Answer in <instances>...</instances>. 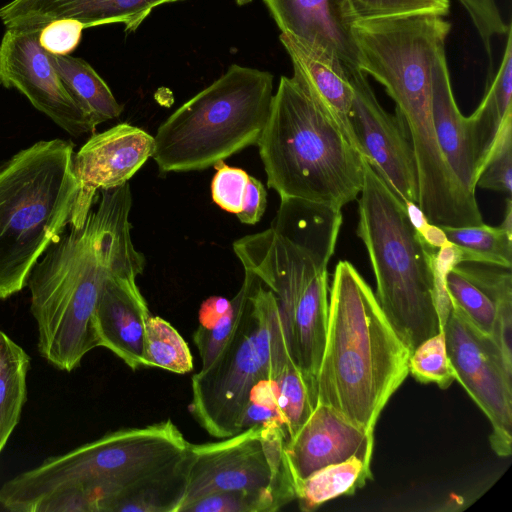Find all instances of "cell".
I'll use <instances>...</instances> for the list:
<instances>
[{
  "mask_svg": "<svg viewBox=\"0 0 512 512\" xmlns=\"http://www.w3.org/2000/svg\"><path fill=\"white\" fill-rule=\"evenodd\" d=\"M256 145L267 185L280 200L341 210L362 190L363 156L293 76H281Z\"/></svg>",
  "mask_w": 512,
  "mask_h": 512,
  "instance_id": "3",
  "label": "cell"
},
{
  "mask_svg": "<svg viewBox=\"0 0 512 512\" xmlns=\"http://www.w3.org/2000/svg\"><path fill=\"white\" fill-rule=\"evenodd\" d=\"M283 33L319 44L346 67L358 68L344 0H263Z\"/></svg>",
  "mask_w": 512,
  "mask_h": 512,
  "instance_id": "18",
  "label": "cell"
},
{
  "mask_svg": "<svg viewBox=\"0 0 512 512\" xmlns=\"http://www.w3.org/2000/svg\"><path fill=\"white\" fill-rule=\"evenodd\" d=\"M403 203L411 225L418 233H420L429 223L426 215L423 213L417 203L411 201H406Z\"/></svg>",
  "mask_w": 512,
  "mask_h": 512,
  "instance_id": "42",
  "label": "cell"
},
{
  "mask_svg": "<svg viewBox=\"0 0 512 512\" xmlns=\"http://www.w3.org/2000/svg\"><path fill=\"white\" fill-rule=\"evenodd\" d=\"M506 45L499 68L487 84L477 109L466 117L476 164V174L490 150L506 114L512 111V34L506 33ZM476 179V177H475Z\"/></svg>",
  "mask_w": 512,
  "mask_h": 512,
  "instance_id": "21",
  "label": "cell"
},
{
  "mask_svg": "<svg viewBox=\"0 0 512 512\" xmlns=\"http://www.w3.org/2000/svg\"><path fill=\"white\" fill-rule=\"evenodd\" d=\"M251 1H252V0H236V3H237L238 5H240V6H241V5L248 4V3H250Z\"/></svg>",
  "mask_w": 512,
  "mask_h": 512,
  "instance_id": "44",
  "label": "cell"
},
{
  "mask_svg": "<svg viewBox=\"0 0 512 512\" xmlns=\"http://www.w3.org/2000/svg\"><path fill=\"white\" fill-rule=\"evenodd\" d=\"M441 227V226H440ZM448 239L461 248L463 262L512 266V235L484 223L475 226L441 227Z\"/></svg>",
  "mask_w": 512,
  "mask_h": 512,
  "instance_id": "27",
  "label": "cell"
},
{
  "mask_svg": "<svg viewBox=\"0 0 512 512\" xmlns=\"http://www.w3.org/2000/svg\"><path fill=\"white\" fill-rule=\"evenodd\" d=\"M409 373L421 383H434L442 389L456 380L447 356L443 331L427 338L411 352Z\"/></svg>",
  "mask_w": 512,
  "mask_h": 512,
  "instance_id": "32",
  "label": "cell"
},
{
  "mask_svg": "<svg viewBox=\"0 0 512 512\" xmlns=\"http://www.w3.org/2000/svg\"><path fill=\"white\" fill-rule=\"evenodd\" d=\"M273 95L270 72L232 64L158 127L152 158L160 173L206 169L256 145Z\"/></svg>",
  "mask_w": 512,
  "mask_h": 512,
  "instance_id": "7",
  "label": "cell"
},
{
  "mask_svg": "<svg viewBox=\"0 0 512 512\" xmlns=\"http://www.w3.org/2000/svg\"><path fill=\"white\" fill-rule=\"evenodd\" d=\"M425 243L434 249H438L449 243L444 230L435 224L428 223L419 233Z\"/></svg>",
  "mask_w": 512,
  "mask_h": 512,
  "instance_id": "41",
  "label": "cell"
},
{
  "mask_svg": "<svg viewBox=\"0 0 512 512\" xmlns=\"http://www.w3.org/2000/svg\"><path fill=\"white\" fill-rule=\"evenodd\" d=\"M432 114L441 152L451 171L475 194L476 164L464 117L453 95L445 51L437 57L432 73Z\"/></svg>",
  "mask_w": 512,
  "mask_h": 512,
  "instance_id": "19",
  "label": "cell"
},
{
  "mask_svg": "<svg viewBox=\"0 0 512 512\" xmlns=\"http://www.w3.org/2000/svg\"><path fill=\"white\" fill-rule=\"evenodd\" d=\"M442 331L456 380L491 423L493 451L499 456H509L512 452V366L506 363L490 335L479 331L452 303Z\"/></svg>",
  "mask_w": 512,
  "mask_h": 512,
  "instance_id": "10",
  "label": "cell"
},
{
  "mask_svg": "<svg viewBox=\"0 0 512 512\" xmlns=\"http://www.w3.org/2000/svg\"><path fill=\"white\" fill-rule=\"evenodd\" d=\"M410 354L371 287L350 262L339 261L316 377L317 403L373 432L381 411L409 373Z\"/></svg>",
  "mask_w": 512,
  "mask_h": 512,
  "instance_id": "2",
  "label": "cell"
},
{
  "mask_svg": "<svg viewBox=\"0 0 512 512\" xmlns=\"http://www.w3.org/2000/svg\"><path fill=\"white\" fill-rule=\"evenodd\" d=\"M279 39L292 61L293 77L334 118L361 154L350 123L353 88L346 66L319 44L283 32Z\"/></svg>",
  "mask_w": 512,
  "mask_h": 512,
  "instance_id": "17",
  "label": "cell"
},
{
  "mask_svg": "<svg viewBox=\"0 0 512 512\" xmlns=\"http://www.w3.org/2000/svg\"><path fill=\"white\" fill-rule=\"evenodd\" d=\"M512 111L503 119L490 150L477 171L475 187L506 193L512 190Z\"/></svg>",
  "mask_w": 512,
  "mask_h": 512,
  "instance_id": "30",
  "label": "cell"
},
{
  "mask_svg": "<svg viewBox=\"0 0 512 512\" xmlns=\"http://www.w3.org/2000/svg\"><path fill=\"white\" fill-rule=\"evenodd\" d=\"M249 302L232 339L212 364L191 379L188 409L215 438L238 433V422L249 392L261 379H270L271 341L280 315L273 293L252 273Z\"/></svg>",
  "mask_w": 512,
  "mask_h": 512,
  "instance_id": "8",
  "label": "cell"
},
{
  "mask_svg": "<svg viewBox=\"0 0 512 512\" xmlns=\"http://www.w3.org/2000/svg\"><path fill=\"white\" fill-rule=\"evenodd\" d=\"M287 431L279 423L254 426L216 442L189 443L190 469L178 512L206 495L239 489L273 490L285 504L296 499L286 459Z\"/></svg>",
  "mask_w": 512,
  "mask_h": 512,
  "instance_id": "9",
  "label": "cell"
},
{
  "mask_svg": "<svg viewBox=\"0 0 512 512\" xmlns=\"http://www.w3.org/2000/svg\"><path fill=\"white\" fill-rule=\"evenodd\" d=\"M345 15L351 23L356 19L376 18L410 13H435L446 16L449 0H344Z\"/></svg>",
  "mask_w": 512,
  "mask_h": 512,
  "instance_id": "33",
  "label": "cell"
},
{
  "mask_svg": "<svg viewBox=\"0 0 512 512\" xmlns=\"http://www.w3.org/2000/svg\"><path fill=\"white\" fill-rule=\"evenodd\" d=\"M182 0H12L0 8L7 28H42L74 19L84 28L120 23L132 33L160 5Z\"/></svg>",
  "mask_w": 512,
  "mask_h": 512,
  "instance_id": "16",
  "label": "cell"
},
{
  "mask_svg": "<svg viewBox=\"0 0 512 512\" xmlns=\"http://www.w3.org/2000/svg\"><path fill=\"white\" fill-rule=\"evenodd\" d=\"M453 268L475 284L497 306L512 301L511 268L477 262H462Z\"/></svg>",
  "mask_w": 512,
  "mask_h": 512,
  "instance_id": "35",
  "label": "cell"
},
{
  "mask_svg": "<svg viewBox=\"0 0 512 512\" xmlns=\"http://www.w3.org/2000/svg\"><path fill=\"white\" fill-rule=\"evenodd\" d=\"M500 227L505 230L509 235H512V205L510 197L507 199V206L505 216Z\"/></svg>",
  "mask_w": 512,
  "mask_h": 512,
  "instance_id": "43",
  "label": "cell"
},
{
  "mask_svg": "<svg viewBox=\"0 0 512 512\" xmlns=\"http://www.w3.org/2000/svg\"><path fill=\"white\" fill-rule=\"evenodd\" d=\"M286 504L269 488L221 491L198 498L180 512H273Z\"/></svg>",
  "mask_w": 512,
  "mask_h": 512,
  "instance_id": "29",
  "label": "cell"
},
{
  "mask_svg": "<svg viewBox=\"0 0 512 512\" xmlns=\"http://www.w3.org/2000/svg\"><path fill=\"white\" fill-rule=\"evenodd\" d=\"M270 379L276 384L289 440L310 416L317 401L291 357L283 332H277L272 337Z\"/></svg>",
  "mask_w": 512,
  "mask_h": 512,
  "instance_id": "23",
  "label": "cell"
},
{
  "mask_svg": "<svg viewBox=\"0 0 512 512\" xmlns=\"http://www.w3.org/2000/svg\"><path fill=\"white\" fill-rule=\"evenodd\" d=\"M251 290L247 273L238 293L228 300L220 296L206 299L199 311V326L193 340L201 358V368L209 367L238 329L246 312Z\"/></svg>",
  "mask_w": 512,
  "mask_h": 512,
  "instance_id": "22",
  "label": "cell"
},
{
  "mask_svg": "<svg viewBox=\"0 0 512 512\" xmlns=\"http://www.w3.org/2000/svg\"><path fill=\"white\" fill-rule=\"evenodd\" d=\"M99 194L84 224L52 242L27 280L39 353L67 372L99 346L94 313L105 279L113 272L138 276L144 268L131 239L129 183Z\"/></svg>",
  "mask_w": 512,
  "mask_h": 512,
  "instance_id": "1",
  "label": "cell"
},
{
  "mask_svg": "<svg viewBox=\"0 0 512 512\" xmlns=\"http://www.w3.org/2000/svg\"><path fill=\"white\" fill-rule=\"evenodd\" d=\"M48 56L70 95L95 126L119 117L122 105L89 63L69 54Z\"/></svg>",
  "mask_w": 512,
  "mask_h": 512,
  "instance_id": "24",
  "label": "cell"
},
{
  "mask_svg": "<svg viewBox=\"0 0 512 512\" xmlns=\"http://www.w3.org/2000/svg\"><path fill=\"white\" fill-rule=\"evenodd\" d=\"M154 149V137L128 123L90 137L73 157L79 192L69 225L81 227L99 192L128 183Z\"/></svg>",
  "mask_w": 512,
  "mask_h": 512,
  "instance_id": "13",
  "label": "cell"
},
{
  "mask_svg": "<svg viewBox=\"0 0 512 512\" xmlns=\"http://www.w3.org/2000/svg\"><path fill=\"white\" fill-rule=\"evenodd\" d=\"M370 465L369 461L351 457L296 482L295 495L300 510L311 512L331 499L354 493L371 479Z\"/></svg>",
  "mask_w": 512,
  "mask_h": 512,
  "instance_id": "25",
  "label": "cell"
},
{
  "mask_svg": "<svg viewBox=\"0 0 512 512\" xmlns=\"http://www.w3.org/2000/svg\"><path fill=\"white\" fill-rule=\"evenodd\" d=\"M84 26L74 19H58L41 28L39 43L50 54L68 55L79 44Z\"/></svg>",
  "mask_w": 512,
  "mask_h": 512,
  "instance_id": "38",
  "label": "cell"
},
{
  "mask_svg": "<svg viewBox=\"0 0 512 512\" xmlns=\"http://www.w3.org/2000/svg\"><path fill=\"white\" fill-rule=\"evenodd\" d=\"M136 277L111 273L102 285L94 313L99 346L109 349L132 370L143 366L145 326L151 315Z\"/></svg>",
  "mask_w": 512,
  "mask_h": 512,
  "instance_id": "15",
  "label": "cell"
},
{
  "mask_svg": "<svg viewBox=\"0 0 512 512\" xmlns=\"http://www.w3.org/2000/svg\"><path fill=\"white\" fill-rule=\"evenodd\" d=\"M451 24L435 13L356 19L350 32L358 69L384 86L396 104L421 171L445 162L432 114V73Z\"/></svg>",
  "mask_w": 512,
  "mask_h": 512,
  "instance_id": "6",
  "label": "cell"
},
{
  "mask_svg": "<svg viewBox=\"0 0 512 512\" xmlns=\"http://www.w3.org/2000/svg\"><path fill=\"white\" fill-rule=\"evenodd\" d=\"M41 28H7L0 43V84L15 88L68 134L79 137L95 125L68 92L48 52L39 43Z\"/></svg>",
  "mask_w": 512,
  "mask_h": 512,
  "instance_id": "11",
  "label": "cell"
},
{
  "mask_svg": "<svg viewBox=\"0 0 512 512\" xmlns=\"http://www.w3.org/2000/svg\"><path fill=\"white\" fill-rule=\"evenodd\" d=\"M267 206V191L264 185L255 177L250 176L243 207L236 215L244 224H255L263 216Z\"/></svg>",
  "mask_w": 512,
  "mask_h": 512,
  "instance_id": "39",
  "label": "cell"
},
{
  "mask_svg": "<svg viewBox=\"0 0 512 512\" xmlns=\"http://www.w3.org/2000/svg\"><path fill=\"white\" fill-rule=\"evenodd\" d=\"M143 366L177 374H185L193 369L188 344L169 322L159 316L150 315L146 322Z\"/></svg>",
  "mask_w": 512,
  "mask_h": 512,
  "instance_id": "28",
  "label": "cell"
},
{
  "mask_svg": "<svg viewBox=\"0 0 512 512\" xmlns=\"http://www.w3.org/2000/svg\"><path fill=\"white\" fill-rule=\"evenodd\" d=\"M466 9L491 59V41L511 28L503 20L495 0H458Z\"/></svg>",
  "mask_w": 512,
  "mask_h": 512,
  "instance_id": "37",
  "label": "cell"
},
{
  "mask_svg": "<svg viewBox=\"0 0 512 512\" xmlns=\"http://www.w3.org/2000/svg\"><path fill=\"white\" fill-rule=\"evenodd\" d=\"M29 367L28 354L0 330V452L19 422Z\"/></svg>",
  "mask_w": 512,
  "mask_h": 512,
  "instance_id": "26",
  "label": "cell"
},
{
  "mask_svg": "<svg viewBox=\"0 0 512 512\" xmlns=\"http://www.w3.org/2000/svg\"><path fill=\"white\" fill-rule=\"evenodd\" d=\"M357 235L376 280V299L412 352L442 331L430 247L411 225L403 201L363 157Z\"/></svg>",
  "mask_w": 512,
  "mask_h": 512,
  "instance_id": "4",
  "label": "cell"
},
{
  "mask_svg": "<svg viewBox=\"0 0 512 512\" xmlns=\"http://www.w3.org/2000/svg\"><path fill=\"white\" fill-rule=\"evenodd\" d=\"M373 446L372 431L317 403L301 428L286 442L285 453L295 485L315 471L351 457L371 462Z\"/></svg>",
  "mask_w": 512,
  "mask_h": 512,
  "instance_id": "14",
  "label": "cell"
},
{
  "mask_svg": "<svg viewBox=\"0 0 512 512\" xmlns=\"http://www.w3.org/2000/svg\"><path fill=\"white\" fill-rule=\"evenodd\" d=\"M445 286L450 302L457 306L479 331L490 335L497 305L454 268L447 273Z\"/></svg>",
  "mask_w": 512,
  "mask_h": 512,
  "instance_id": "31",
  "label": "cell"
},
{
  "mask_svg": "<svg viewBox=\"0 0 512 512\" xmlns=\"http://www.w3.org/2000/svg\"><path fill=\"white\" fill-rule=\"evenodd\" d=\"M211 183L213 201L223 210L238 215L243 207L250 175L240 168L219 161Z\"/></svg>",
  "mask_w": 512,
  "mask_h": 512,
  "instance_id": "36",
  "label": "cell"
},
{
  "mask_svg": "<svg viewBox=\"0 0 512 512\" xmlns=\"http://www.w3.org/2000/svg\"><path fill=\"white\" fill-rule=\"evenodd\" d=\"M511 332L512 301H507L497 306L496 317L490 337L499 348L509 366H512Z\"/></svg>",
  "mask_w": 512,
  "mask_h": 512,
  "instance_id": "40",
  "label": "cell"
},
{
  "mask_svg": "<svg viewBox=\"0 0 512 512\" xmlns=\"http://www.w3.org/2000/svg\"><path fill=\"white\" fill-rule=\"evenodd\" d=\"M73 148L62 139L39 141L0 165V300L27 285L70 224L79 192Z\"/></svg>",
  "mask_w": 512,
  "mask_h": 512,
  "instance_id": "5",
  "label": "cell"
},
{
  "mask_svg": "<svg viewBox=\"0 0 512 512\" xmlns=\"http://www.w3.org/2000/svg\"><path fill=\"white\" fill-rule=\"evenodd\" d=\"M269 423H279L286 429V423L279 407L276 384L269 378H263L249 392L238 422V433Z\"/></svg>",
  "mask_w": 512,
  "mask_h": 512,
  "instance_id": "34",
  "label": "cell"
},
{
  "mask_svg": "<svg viewBox=\"0 0 512 512\" xmlns=\"http://www.w3.org/2000/svg\"><path fill=\"white\" fill-rule=\"evenodd\" d=\"M346 70L353 88L350 123L362 156L403 202L418 204L415 155L402 117L383 109L366 74Z\"/></svg>",
  "mask_w": 512,
  "mask_h": 512,
  "instance_id": "12",
  "label": "cell"
},
{
  "mask_svg": "<svg viewBox=\"0 0 512 512\" xmlns=\"http://www.w3.org/2000/svg\"><path fill=\"white\" fill-rule=\"evenodd\" d=\"M190 462L188 445L169 464L114 497L103 512H178L186 493Z\"/></svg>",
  "mask_w": 512,
  "mask_h": 512,
  "instance_id": "20",
  "label": "cell"
}]
</instances>
